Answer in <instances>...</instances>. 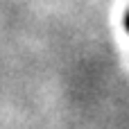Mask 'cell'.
I'll list each match as a JSON object with an SVG mask.
<instances>
[{"mask_svg": "<svg viewBox=\"0 0 129 129\" xmlns=\"http://www.w3.org/2000/svg\"><path fill=\"white\" fill-rule=\"evenodd\" d=\"M125 25H127V29H129V14L125 16Z\"/></svg>", "mask_w": 129, "mask_h": 129, "instance_id": "obj_1", "label": "cell"}]
</instances>
